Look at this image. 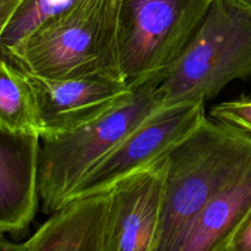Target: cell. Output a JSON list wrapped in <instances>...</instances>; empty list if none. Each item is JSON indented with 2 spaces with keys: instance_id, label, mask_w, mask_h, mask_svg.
Wrapping results in <instances>:
<instances>
[{
  "instance_id": "1",
  "label": "cell",
  "mask_w": 251,
  "mask_h": 251,
  "mask_svg": "<svg viewBox=\"0 0 251 251\" xmlns=\"http://www.w3.org/2000/svg\"><path fill=\"white\" fill-rule=\"evenodd\" d=\"M251 161V136L206 118L166 159L156 251H179L205 206Z\"/></svg>"
},
{
  "instance_id": "2",
  "label": "cell",
  "mask_w": 251,
  "mask_h": 251,
  "mask_svg": "<svg viewBox=\"0 0 251 251\" xmlns=\"http://www.w3.org/2000/svg\"><path fill=\"white\" fill-rule=\"evenodd\" d=\"M119 7L120 0H78L2 59L39 77L124 80L118 51Z\"/></svg>"
},
{
  "instance_id": "3",
  "label": "cell",
  "mask_w": 251,
  "mask_h": 251,
  "mask_svg": "<svg viewBox=\"0 0 251 251\" xmlns=\"http://www.w3.org/2000/svg\"><path fill=\"white\" fill-rule=\"evenodd\" d=\"M249 77L251 12L230 0H213L159 83L162 105L206 103L233 81Z\"/></svg>"
},
{
  "instance_id": "4",
  "label": "cell",
  "mask_w": 251,
  "mask_h": 251,
  "mask_svg": "<svg viewBox=\"0 0 251 251\" xmlns=\"http://www.w3.org/2000/svg\"><path fill=\"white\" fill-rule=\"evenodd\" d=\"M164 75L140 87L119 105L88 124L59 136L41 139L38 189L42 208L51 215L88 171L162 105L159 83Z\"/></svg>"
},
{
  "instance_id": "5",
  "label": "cell",
  "mask_w": 251,
  "mask_h": 251,
  "mask_svg": "<svg viewBox=\"0 0 251 251\" xmlns=\"http://www.w3.org/2000/svg\"><path fill=\"white\" fill-rule=\"evenodd\" d=\"M213 0H120L118 51L131 90L158 76L178 59Z\"/></svg>"
},
{
  "instance_id": "6",
  "label": "cell",
  "mask_w": 251,
  "mask_h": 251,
  "mask_svg": "<svg viewBox=\"0 0 251 251\" xmlns=\"http://www.w3.org/2000/svg\"><path fill=\"white\" fill-rule=\"evenodd\" d=\"M206 118L201 102L161 107L86 173L66 205L109 193L120 181L163 161Z\"/></svg>"
},
{
  "instance_id": "7",
  "label": "cell",
  "mask_w": 251,
  "mask_h": 251,
  "mask_svg": "<svg viewBox=\"0 0 251 251\" xmlns=\"http://www.w3.org/2000/svg\"><path fill=\"white\" fill-rule=\"evenodd\" d=\"M27 76L36 98L41 139L59 136L88 124L114 109L134 92L122 78Z\"/></svg>"
},
{
  "instance_id": "8",
  "label": "cell",
  "mask_w": 251,
  "mask_h": 251,
  "mask_svg": "<svg viewBox=\"0 0 251 251\" xmlns=\"http://www.w3.org/2000/svg\"><path fill=\"white\" fill-rule=\"evenodd\" d=\"M167 157L109 191L103 251H156Z\"/></svg>"
},
{
  "instance_id": "9",
  "label": "cell",
  "mask_w": 251,
  "mask_h": 251,
  "mask_svg": "<svg viewBox=\"0 0 251 251\" xmlns=\"http://www.w3.org/2000/svg\"><path fill=\"white\" fill-rule=\"evenodd\" d=\"M41 137L0 130V234H20L39 205Z\"/></svg>"
},
{
  "instance_id": "10",
  "label": "cell",
  "mask_w": 251,
  "mask_h": 251,
  "mask_svg": "<svg viewBox=\"0 0 251 251\" xmlns=\"http://www.w3.org/2000/svg\"><path fill=\"white\" fill-rule=\"evenodd\" d=\"M109 193L71 201L27 240V251H103Z\"/></svg>"
},
{
  "instance_id": "11",
  "label": "cell",
  "mask_w": 251,
  "mask_h": 251,
  "mask_svg": "<svg viewBox=\"0 0 251 251\" xmlns=\"http://www.w3.org/2000/svg\"><path fill=\"white\" fill-rule=\"evenodd\" d=\"M251 213V161L207 205L179 251H225Z\"/></svg>"
},
{
  "instance_id": "12",
  "label": "cell",
  "mask_w": 251,
  "mask_h": 251,
  "mask_svg": "<svg viewBox=\"0 0 251 251\" xmlns=\"http://www.w3.org/2000/svg\"><path fill=\"white\" fill-rule=\"evenodd\" d=\"M0 130L41 137L33 88L25 71L0 58Z\"/></svg>"
},
{
  "instance_id": "13",
  "label": "cell",
  "mask_w": 251,
  "mask_h": 251,
  "mask_svg": "<svg viewBox=\"0 0 251 251\" xmlns=\"http://www.w3.org/2000/svg\"><path fill=\"white\" fill-rule=\"evenodd\" d=\"M78 0H24L0 38V56L15 50L42 24L70 9Z\"/></svg>"
},
{
  "instance_id": "14",
  "label": "cell",
  "mask_w": 251,
  "mask_h": 251,
  "mask_svg": "<svg viewBox=\"0 0 251 251\" xmlns=\"http://www.w3.org/2000/svg\"><path fill=\"white\" fill-rule=\"evenodd\" d=\"M211 119L235 127L251 136V95L218 103L210 110Z\"/></svg>"
},
{
  "instance_id": "15",
  "label": "cell",
  "mask_w": 251,
  "mask_h": 251,
  "mask_svg": "<svg viewBox=\"0 0 251 251\" xmlns=\"http://www.w3.org/2000/svg\"><path fill=\"white\" fill-rule=\"evenodd\" d=\"M226 251H251V213L237 230Z\"/></svg>"
},
{
  "instance_id": "16",
  "label": "cell",
  "mask_w": 251,
  "mask_h": 251,
  "mask_svg": "<svg viewBox=\"0 0 251 251\" xmlns=\"http://www.w3.org/2000/svg\"><path fill=\"white\" fill-rule=\"evenodd\" d=\"M24 0H0V38Z\"/></svg>"
},
{
  "instance_id": "17",
  "label": "cell",
  "mask_w": 251,
  "mask_h": 251,
  "mask_svg": "<svg viewBox=\"0 0 251 251\" xmlns=\"http://www.w3.org/2000/svg\"><path fill=\"white\" fill-rule=\"evenodd\" d=\"M0 251H27V243H12L0 238Z\"/></svg>"
},
{
  "instance_id": "18",
  "label": "cell",
  "mask_w": 251,
  "mask_h": 251,
  "mask_svg": "<svg viewBox=\"0 0 251 251\" xmlns=\"http://www.w3.org/2000/svg\"><path fill=\"white\" fill-rule=\"evenodd\" d=\"M230 1L235 2L237 5L244 7V9L249 10V11L251 12V0H230Z\"/></svg>"
},
{
  "instance_id": "19",
  "label": "cell",
  "mask_w": 251,
  "mask_h": 251,
  "mask_svg": "<svg viewBox=\"0 0 251 251\" xmlns=\"http://www.w3.org/2000/svg\"><path fill=\"white\" fill-rule=\"evenodd\" d=\"M225 251H226V250H225Z\"/></svg>"
}]
</instances>
